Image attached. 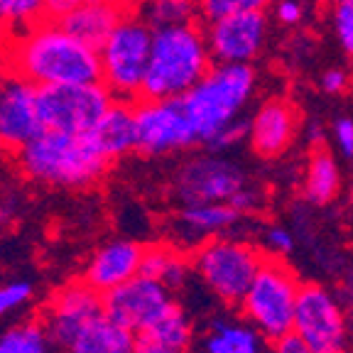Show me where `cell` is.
Masks as SVG:
<instances>
[{"label":"cell","instance_id":"obj_1","mask_svg":"<svg viewBox=\"0 0 353 353\" xmlns=\"http://www.w3.org/2000/svg\"><path fill=\"white\" fill-rule=\"evenodd\" d=\"M0 61L8 74L37 88L99 81V54L57 17L32 22L0 37Z\"/></svg>","mask_w":353,"mask_h":353},{"label":"cell","instance_id":"obj_2","mask_svg":"<svg viewBox=\"0 0 353 353\" xmlns=\"http://www.w3.org/2000/svg\"><path fill=\"white\" fill-rule=\"evenodd\" d=\"M258 91L253 64H211L182 96L184 113L196 143L211 152H226L245 138V110Z\"/></svg>","mask_w":353,"mask_h":353},{"label":"cell","instance_id":"obj_3","mask_svg":"<svg viewBox=\"0 0 353 353\" xmlns=\"http://www.w3.org/2000/svg\"><path fill=\"white\" fill-rule=\"evenodd\" d=\"M22 172L32 182L59 189H83L99 182L110 160L91 132H64L44 128L15 152Z\"/></svg>","mask_w":353,"mask_h":353},{"label":"cell","instance_id":"obj_4","mask_svg":"<svg viewBox=\"0 0 353 353\" xmlns=\"http://www.w3.org/2000/svg\"><path fill=\"white\" fill-rule=\"evenodd\" d=\"M214 64L206 47L204 28L196 22L152 30L148 72H145V99H182L189 88Z\"/></svg>","mask_w":353,"mask_h":353},{"label":"cell","instance_id":"obj_5","mask_svg":"<svg viewBox=\"0 0 353 353\" xmlns=\"http://www.w3.org/2000/svg\"><path fill=\"white\" fill-rule=\"evenodd\" d=\"M265 253L250 241L236 236H216L194 245L189 258L192 272L223 307L238 309Z\"/></svg>","mask_w":353,"mask_h":353},{"label":"cell","instance_id":"obj_6","mask_svg":"<svg viewBox=\"0 0 353 353\" xmlns=\"http://www.w3.org/2000/svg\"><path fill=\"white\" fill-rule=\"evenodd\" d=\"M150 42H152V28L138 12L128 10L96 47L99 81L113 94V99H140L148 72Z\"/></svg>","mask_w":353,"mask_h":353},{"label":"cell","instance_id":"obj_7","mask_svg":"<svg viewBox=\"0 0 353 353\" xmlns=\"http://www.w3.org/2000/svg\"><path fill=\"white\" fill-rule=\"evenodd\" d=\"M299 285V275L285 258L265 255L238 304V312L268 341H277L292 331Z\"/></svg>","mask_w":353,"mask_h":353},{"label":"cell","instance_id":"obj_8","mask_svg":"<svg viewBox=\"0 0 353 353\" xmlns=\"http://www.w3.org/2000/svg\"><path fill=\"white\" fill-rule=\"evenodd\" d=\"M292 334L312 353H341L351 341V324L346 309L329 287L319 282H302L294 302Z\"/></svg>","mask_w":353,"mask_h":353},{"label":"cell","instance_id":"obj_9","mask_svg":"<svg viewBox=\"0 0 353 353\" xmlns=\"http://www.w3.org/2000/svg\"><path fill=\"white\" fill-rule=\"evenodd\" d=\"M135 116V150L148 157L192 150L196 143L194 128L184 113L182 99H145L132 105Z\"/></svg>","mask_w":353,"mask_h":353},{"label":"cell","instance_id":"obj_10","mask_svg":"<svg viewBox=\"0 0 353 353\" xmlns=\"http://www.w3.org/2000/svg\"><path fill=\"white\" fill-rule=\"evenodd\" d=\"M248 184V174L238 162L223 152L192 154L174 170L172 192L182 204H204V201H231L236 192Z\"/></svg>","mask_w":353,"mask_h":353},{"label":"cell","instance_id":"obj_11","mask_svg":"<svg viewBox=\"0 0 353 353\" xmlns=\"http://www.w3.org/2000/svg\"><path fill=\"white\" fill-rule=\"evenodd\" d=\"M113 101V94L101 81L39 88V113L44 128L79 135L94 132Z\"/></svg>","mask_w":353,"mask_h":353},{"label":"cell","instance_id":"obj_12","mask_svg":"<svg viewBox=\"0 0 353 353\" xmlns=\"http://www.w3.org/2000/svg\"><path fill=\"white\" fill-rule=\"evenodd\" d=\"M206 47L214 64H253L270 39L265 10L231 12L206 20Z\"/></svg>","mask_w":353,"mask_h":353},{"label":"cell","instance_id":"obj_13","mask_svg":"<svg viewBox=\"0 0 353 353\" xmlns=\"http://www.w3.org/2000/svg\"><path fill=\"white\" fill-rule=\"evenodd\" d=\"M103 297V314L130 334H143L174 307L172 290L145 275H135L113 287Z\"/></svg>","mask_w":353,"mask_h":353},{"label":"cell","instance_id":"obj_14","mask_svg":"<svg viewBox=\"0 0 353 353\" xmlns=\"http://www.w3.org/2000/svg\"><path fill=\"white\" fill-rule=\"evenodd\" d=\"M299 135V110L285 96L265 99L245 121V138L258 157L277 160Z\"/></svg>","mask_w":353,"mask_h":353},{"label":"cell","instance_id":"obj_15","mask_svg":"<svg viewBox=\"0 0 353 353\" xmlns=\"http://www.w3.org/2000/svg\"><path fill=\"white\" fill-rule=\"evenodd\" d=\"M103 314V297L86 282L66 285L44 312V334L54 348L64 351L86 324Z\"/></svg>","mask_w":353,"mask_h":353},{"label":"cell","instance_id":"obj_16","mask_svg":"<svg viewBox=\"0 0 353 353\" xmlns=\"http://www.w3.org/2000/svg\"><path fill=\"white\" fill-rule=\"evenodd\" d=\"M42 130L39 88L10 77L0 96V150L15 154Z\"/></svg>","mask_w":353,"mask_h":353},{"label":"cell","instance_id":"obj_17","mask_svg":"<svg viewBox=\"0 0 353 353\" xmlns=\"http://www.w3.org/2000/svg\"><path fill=\"white\" fill-rule=\"evenodd\" d=\"M194 353H272V341L241 314H216L194 334Z\"/></svg>","mask_w":353,"mask_h":353},{"label":"cell","instance_id":"obj_18","mask_svg":"<svg viewBox=\"0 0 353 353\" xmlns=\"http://www.w3.org/2000/svg\"><path fill=\"white\" fill-rule=\"evenodd\" d=\"M140 258H143V245L125 238H116L91 255L83 272V282L94 287L99 294H105L113 287L140 275Z\"/></svg>","mask_w":353,"mask_h":353},{"label":"cell","instance_id":"obj_19","mask_svg":"<svg viewBox=\"0 0 353 353\" xmlns=\"http://www.w3.org/2000/svg\"><path fill=\"white\" fill-rule=\"evenodd\" d=\"M243 216L228 201H204V204H182L174 216V233L179 241L199 245L201 241L233 231Z\"/></svg>","mask_w":353,"mask_h":353},{"label":"cell","instance_id":"obj_20","mask_svg":"<svg viewBox=\"0 0 353 353\" xmlns=\"http://www.w3.org/2000/svg\"><path fill=\"white\" fill-rule=\"evenodd\" d=\"M128 10L130 8L125 0H83L74 10H69L64 17H57V20H61V25L72 34H77L79 39L99 47Z\"/></svg>","mask_w":353,"mask_h":353},{"label":"cell","instance_id":"obj_21","mask_svg":"<svg viewBox=\"0 0 353 353\" xmlns=\"http://www.w3.org/2000/svg\"><path fill=\"white\" fill-rule=\"evenodd\" d=\"M91 135L110 162L135 152V116L130 101H113Z\"/></svg>","mask_w":353,"mask_h":353},{"label":"cell","instance_id":"obj_22","mask_svg":"<svg viewBox=\"0 0 353 353\" xmlns=\"http://www.w3.org/2000/svg\"><path fill=\"white\" fill-rule=\"evenodd\" d=\"M140 275L160 282L167 290H182L192 275V263L182 250L172 243H154L143 248L140 258Z\"/></svg>","mask_w":353,"mask_h":353},{"label":"cell","instance_id":"obj_23","mask_svg":"<svg viewBox=\"0 0 353 353\" xmlns=\"http://www.w3.org/2000/svg\"><path fill=\"white\" fill-rule=\"evenodd\" d=\"M341 187L343 174L334 152L324 150L321 145L314 148L304 172V199L314 206H329L341 194Z\"/></svg>","mask_w":353,"mask_h":353},{"label":"cell","instance_id":"obj_24","mask_svg":"<svg viewBox=\"0 0 353 353\" xmlns=\"http://www.w3.org/2000/svg\"><path fill=\"white\" fill-rule=\"evenodd\" d=\"M135 334L110 321L105 314L96 316L91 324H86L72 343L64 348L66 353H132Z\"/></svg>","mask_w":353,"mask_h":353},{"label":"cell","instance_id":"obj_25","mask_svg":"<svg viewBox=\"0 0 353 353\" xmlns=\"http://www.w3.org/2000/svg\"><path fill=\"white\" fill-rule=\"evenodd\" d=\"M138 12L150 28H172L196 22L199 3L196 0H140Z\"/></svg>","mask_w":353,"mask_h":353},{"label":"cell","instance_id":"obj_26","mask_svg":"<svg viewBox=\"0 0 353 353\" xmlns=\"http://www.w3.org/2000/svg\"><path fill=\"white\" fill-rule=\"evenodd\" d=\"M52 343L39 324H17L0 336V353H50Z\"/></svg>","mask_w":353,"mask_h":353},{"label":"cell","instance_id":"obj_27","mask_svg":"<svg viewBox=\"0 0 353 353\" xmlns=\"http://www.w3.org/2000/svg\"><path fill=\"white\" fill-rule=\"evenodd\" d=\"M44 0H0V37L42 20Z\"/></svg>","mask_w":353,"mask_h":353},{"label":"cell","instance_id":"obj_28","mask_svg":"<svg viewBox=\"0 0 353 353\" xmlns=\"http://www.w3.org/2000/svg\"><path fill=\"white\" fill-rule=\"evenodd\" d=\"M143 334H152V336H157V339H165V341H172V343H182V346H192L194 343V324L179 304H174L162 319H157L148 331H143Z\"/></svg>","mask_w":353,"mask_h":353},{"label":"cell","instance_id":"obj_29","mask_svg":"<svg viewBox=\"0 0 353 353\" xmlns=\"http://www.w3.org/2000/svg\"><path fill=\"white\" fill-rule=\"evenodd\" d=\"M329 25L334 39L339 42L341 52L353 59V3H343V0H334L329 12Z\"/></svg>","mask_w":353,"mask_h":353},{"label":"cell","instance_id":"obj_30","mask_svg":"<svg viewBox=\"0 0 353 353\" xmlns=\"http://www.w3.org/2000/svg\"><path fill=\"white\" fill-rule=\"evenodd\" d=\"M199 12L211 20V17L231 15V12H245V10H268L272 0H196Z\"/></svg>","mask_w":353,"mask_h":353},{"label":"cell","instance_id":"obj_31","mask_svg":"<svg viewBox=\"0 0 353 353\" xmlns=\"http://www.w3.org/2000/svg\"><path fill=\"white\" fill-rule=\"evenodd\" d=\"M34 290L28 280H12L0 285V316H8L25 304H30Z\"/></svg>","mask_w":353,"mask_h":353},{"label":"cell","instance_id":"obj_32","mask_svg":"<svg viewBox=\"0 0 353 353\" xmlns=\"http://www.w3.org/2000/svg\"><path fill=\"white\" fill-rule=\"evenodd\" d=\"M260 245H263V253L265 255H272V258H287V255L294 250V236L290 228L280 226H268L263 231V238H260Z\"/></svg>","mask_w":353,"mask_h":353},{"label":"cell","instance_id":"obj_33","mask_svg":"<svg viewBox=\"0 0 353 353\" xmlns=\"http://www.w3.org/2000/svg\"><path fill=\"white\" fill-rule=\"evenodd\" d=\"M331 145L336 150L339 157L353 162V116H336L334 123H331L329 130Z\"/></svg>","mask_w":353,"mask_h":353},{"label":"cell","instance_id":"obj_34","mask_svg":"<svg viewBox=\"0 0 353 353\" xmlns=\"http://www.w3.org/2000/svg\"><path fill=\"white\" fill-rule=\"evenodd\" d=\"M132 353H194V351L192 346L165 341V339H157L152 334H138L135 343H132Z\"/></svg>","mask_w":353,"mask_h":353},{"label":"cell","instance_id":"obj_35","mask_svg":"<svg viewBox=\"0 0 353 353\" xmlns=\"http://www.w3.org/2000/svg\"><path fill=\"white\" fill-rule=\"evenodd\" d=\"M275 6V20L285 28H297L304 20V3L302 0H272Z\"/></svg>","mask_w":353,"mask_h":353},{"label":"cell","instance_id":"obj_36","mask_svg":"<svg viewBox=\"0 0 353 353\" xmlns=\"http://www.w3.org/2000/svg\"><path fill=\"white\" fill-rule=\"evenodd\" d=\"M319 86L324 94L341 96V94H346L348 86H351V77H348V72L341 69V66H331V69H326V72L321 74Z\"/></svg>","mask_w":353,"mask_h":353},{"label":"cell","instance_id":"obj_37","mask_svg":"<svg viewBox=\"0 0 353 353\" xmlns=\"http://www.w3.org/2000/svg\"><path fill=\"white\" fill-rule=\"evenodd\" d=\"M228 204H231L241 216H248V214H253V211H258L260 206H263V194H260L258 189L248 182L245 187L241 189V192L233 194Z\"/></svg>","mask_w":353,"mask_h":353},{"label":"cell","instance_id":"obj_38","mask_svg":"<svg viewBox=\"0 0 353 353\" xmlns=\"http://www.w3.org/2000/svg\"><path fill=\"white\" fill-rule=\"evenodd\" d=\"M272 353H312V351H309L307 343H304L302 339L294 336L292 331H290L287 336L272 341Z\"/></svg>","mask_w":353,"mask_h":353},{"label":"cell","instance_id":"obj_39","mask_svg":"<svg viewBox=\"0 0 353 353\" xmlns=\"http://www.w3.org/2000/svg\"><path fill=\"white\" fill-rule=\"evenodd\" d=\"M79 3H83V0H44V12H47V17H64Z\"/></svg>","mask_w":353,"mask_h":353},{"label":"cell","instance_id":"obj_40","mask_svg":"<svg viewBox=\"0 0 353 353\" xmlns=\"http://www.w3.org/2000/svg\"><path fill=\"white\" fill-rule=\"evenodd\" d=\"M8 79H10V74H8L6 64H3V61H0V96H3V88H6Z\"/></svg>","mask_w":353,"mask_h":353},{"label":"cell","instance_id":"obj_41","mask_svg":"<svg viewBox=\"0 0 353 353\" xmlns=\"http://www.w3.org/2000/svg\"><path fill=\"white\" fill-rule=\"evenodd\" d=\"M343 3H353V0H343Z\"/></svg>","mask_w":353,"mask_h":353},{"label":"cell","instance_id":"obj_42","mask_svg":"<svg viewBox=\"0 0 353 353\" xmlns=\"http://www.w3.org/2000/svg\"><path fill=\"white\" fill-rule=\"evenodd\" d=\"M341 353H348V348H346V351H341Z\"/></svg>","mask_w":353,"mask_h":353}]
</instances>
